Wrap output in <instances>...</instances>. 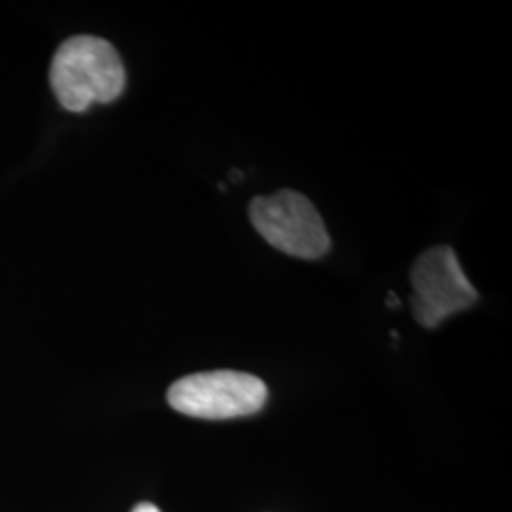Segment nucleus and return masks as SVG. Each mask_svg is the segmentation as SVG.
Wrapping results in <instances>:
<instances>
[{
	"mask_svg": "<svg viewBox=\"0 0 512 512\" xmlns=\"http://www.w3.org/2000/svg\"><path fill=\"white\" fill-rule=\"evenodd\" d=\"M50 84L63 109L84 112L95 103H112L124 93L126 69L105 38L78 35L57 48Z\"/></svg>",
	"mask_w": 512,
	"mask_h": 512,
	"instance_id": "nucleus-1",
	"label": "nucleus"
},
{
	"mask_svg": "<svg viewBox=\"0 0 512 512\" xmlns=\"http://www.w3.org/2000/svg\"><path fill=\"white\" fill-rule=\"evenodd\" d=\"M268 401V387L247 372L211 370L184 376L169 387L167 403L190 418L234 420L253 416Z\"/></svg>",
	"mask_w": 512,
	"mask_h": 512,
	"instance_id": "nucleus-2",
	"label": "nucleus"
},
{
	"mask_svg": "<svg viewBox=\"0 0 512 512\" xmlns=\"http://www.w3.org/2000/svg\"><path fill=\"white\" fill-rule=\"evenodd\" d=\"M256 232L274 249L296 258H321L330 249L327 226L315 205L296 190L256 196L249 205Z\"/></svg>",
	"mask_w": 512,
	"mask_h": 512,
	"instance_id": "nucleus-3",
	"label": "nucleus"
},
{
	"mask_svg": "<svg viewBox=\"0 0 512 512\" xmlns=\"http://www.w3.org/2000/svg\"><path fill=\"white\" fill-rule=\"evenodd\" d=\"M410 281L414 293L410 306L416 321L425 329H437L442 321L467 310L478 300V291L448 245H437L418 256Z\"/></svg>",
	"mask_w": 512,
	"mask_h": 512,
	"instance_id": "nucleus-4",
	"label": "nucleus"
},
{
	"mask_svg": "<svg viewBox=\"0 0 512 512\" xmlns=\"http://www.w3.org/2000/svg\"><path fill=\"white\" fill-rule=\"evenodd\" d=\"M131 512H162L156 505H152V503H139L135 509Z\"/></svg>",
	"mask_w": 512,
	"mask_h": 512,
	"instance_id": "nucleus-5",
	"label": "nucleus"
},
{
	"mask_svg": "<svg viewBox=\"0 0 512 512\" xmlns=\"http://www.w3.org/2000/svg\"><path fill=\"white\" fill-rule=\"evenodd\" d=\"M389 296H391V298L387 300V304H389V306H393V308H395V306H401V302L395 298V294L391 293Z\"/></svg>",
	"mask_w": 512,
	"mask_h": 512,
	"instance_id": "nucleus-6",
	"label": "nucleus"
}]
</instances>
